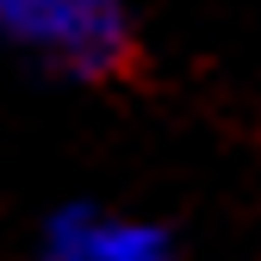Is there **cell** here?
<instances>
[{
	"instance_id": "1",
	"label": "cell",
	"mask_w": 261,
	"mask_h": 261,
	"mask_svg": "<svg viewBox=\"0 0 261 261\" xmlns=\"http://www.w3.org/2000/svg\"><path fill=\"white\" fill-rule=\"evenodd\" d=\"M0 38L75 75H106L130 50V19L118 0H0Z\"/></svg>"
},
{
	"instance_id": "2",
	"label": "cell",
	"mask_w": 261,
	"mask_h": 261,
	"mask_svg": "<svg viewBox=\"0 0 261 261\" xmlns=\"http://www.w3.org/2000/svg\"><path fill=\"white\" fill-rule=\"evenodd\" d=\"M50 261H174V243L162 224L69 205L50 218Z\"/></svg>"
}]
</instances>
